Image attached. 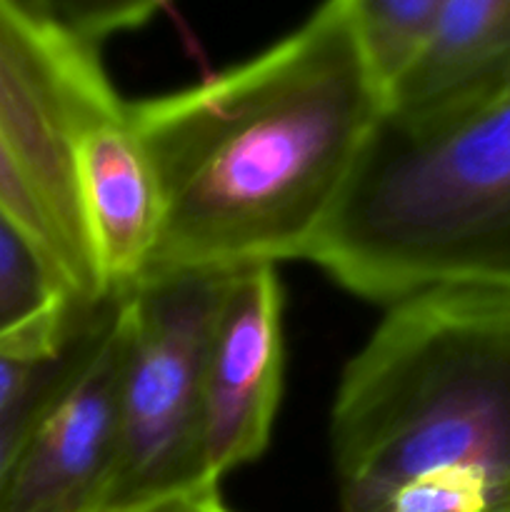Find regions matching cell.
I'll list each match as a JSON object with an SVG mask.
<instances>
[{"mask_svg": "<svg viewBox=\"0 0 510 512\" xmlns=\"http://www.w3.org/2000/svg\"><path fill=\"white\" fill-rule=\"evenodd\" d=\"M385 103L345 0L203 83L125 100L163 198L148 278L308 260Z\"/></svg>", "mask_w": 510, "mask_h": 512, "instance_id": "6da1fadb", "label": "cell"}, {"mask_svg": "<svg viewBox=\"0 0 510 512\" xmlns=\"http://www.w3.org/2000/svg\"><path fill=\"white\" fill-rule=\"evenodd\" d=\"M340 512L400 485L468 480L510 512V295L443 288L385 305L330 420Z\"/></svg>", "mask_w": 510, "mask_h": 512, "instance_id": "7a4b0ae2", "label": "cell"}, {"mask_svg": "<svg viewBox=\"0 0 510 512\" xmlns=\"http://www.w3.org/2000/svg\"><path fill=\"white\" fill-rule=\"evenodd\" d=\"M308 260L380 305L443 288L510 295V93L385 110Z\"/></svg>", "mask_w": 510, "mask_h": 512, "instance_id": "3957f363", "label": "cell"}, {"mask_svg": "<svg viewBox=\"0 0 510 512\" xmlns=\"http://www.w3.org/2000/svg\"><path fill=\"white\" fill-rule=\"evenodd\" d=\"M123 105L93 45L18 0H0V208L85 305L113 295L80 215L75 145Z\"/></svg>", "mask_w": 510, "mask_h": 512, "instance_id": "277c9868", "label": "cell"}, {"mask_svg": "<svg viewBox=\"0 0 510 512\" xmlns=\"http://www.w3.org/2000/svg\"><path fill=\"white\" fill-rule=\"evenodd\" d=\"M228 278L175 270L118 295V465L105 512L208 485L200 473L203 370Z\"/></svg>", "mask_w": 510, "mask_h": 512, "instance_id": "5b68a950", "label": "cell"}, {"mask_svg": "<svg viewBox=\"0 0 510 512\" xmlns=\"http://www.w3.org/2000/svg\"><path fill=\"white\" fill-rule=\"evenodd\" d=\"M285 293L275 265L233 270L210 330L203 370L200 473L220 485L265 453L285 373Z\"/></svg>", "mask_w": 510, "mask_h": 512, "instance_id": "8992f818", "label": "cell"}, {"mask_svg": "<svg viewBox=\"0 0 510 512\" xmlns=\"http://www.w3.org/2000/svg\"><path fill=\"white\" fill-rule=\"evenodd\" d=\"M120 298L0 485V512H105L118 465Z\"/></svg>", "mask_w": 510, "mask_h": 512, "instance_id": "52a82bcc", "label": "cell"}, {"mask_svg": "<svg viewBox=\"0 0 510 512\" xmlns=\"http://www.w3.org/2000/svg\"><path fill=\"white\" fill-rule=\"evenodd\" d=\"M75 190L105 293H130L153 268L163 235V198L125 105L80 135Z\"/></svg>", "mask_w": 510, "mask_h": 512, "instance_id": "ba28073f", "label": "cell"}, {"mask_svg": "<svg viewBox=\"0 0 510 512\" xmlns=\"http://www.w3.org/2000/svg\"><path fill=\"white\" fill-rule=\"evenodd\" d=\"M510 68V0H448L385 110L430 115L490 98Z\"/></svg>", "mask_w": 510, "mask_h": 512, "instance_id": "9c48e42d", "label": "cell"}, {"mask_svg": "<svg viewBox=\"0 0 510 512\" xmlns=\"http://www.w3.org/2000/svg\"><path fill=\"white\" fill-rule=\"evenodd\" d=\"M80 303L43 250L0 208V338L78 308Z\"/></svg>", "mask_w": 510, "mask_h": 512, "instance_id": "30bf717a", "label": "cell"}, {"mask_svg": "<svg viewBox=\"0 0 510 512\" xmlns=\"http://www.w3.org/2000/svg\"><path fill=\"white\" fill-rule=\"evenodd\" d=\"M345 5L360 48L388 98L433 35L448 0H345Z\"/></svg>", "mask_w": 510, "mask_h": 512, "instance_id": "8fae6325", "label": "cell"}, {"mask_svg": "<svg viewBox=\"0 0 510 512\" xmlns=\"http://www.w3.org/2000/svg\"><path fill=\"white\" fill-rule=\"evenodd\" d=\"M98 305H78L0 338V420L18 408Z\"/></svg>", "mask_w": 510, "mask_h": 512, "instance_id": "7c38bea8", "label": "cell"}, {"mask_svg": "<svg viewBox=\"0 0 510 512\" xmlns=\"http://www.w3.org/2000/svg\"><path fill=\"white\" fill-rule=\"evenodd\" d=\"M115 303H118V298H108L83 320L78 333L70 338V343L65 345L63 353L50 363V368L40 375L38 383L33 385V390L20 400V405L8 415V418L0 420V485H3L5 473L10 470L20 445L25 443V438H28L30 430L35 428L40 415H43L45 408L53 403L55 395L65 388V383L73 378V373L78 370V365L83 363L88 350L93 348L100 330L105 328L110 313H113Z\"/></svg>", "mask_w": 510, "mask_h": 512, "instance_id": "4fadbf2b", "label": "cell"}, {"mask_svg": "<svg viewBox=\"0 0 510 512\" xmlns=\"http://www.w3.org/2000/svg\"><path fill=\"white\" fill-rule=\"evenodd\" d=\"M165 3L168 0H50V20L98 48L110 35L143 25Z\"/></svg>", "mask_w": 510, "mask_h": 512, "instance_id": "5bb4252c", "label": "cell"}, {"mask_svg": "<svg viewBox=\"0 0 510 512\" xmlns=\"http://www.w3.org/2000/svg\"><path fill=\"white\" fill-rule=\"evenodd\" d=\"M218 488L220 485H193L120 512H230L220 500Z\"/></svg>", "mask_w": 510, "mask_h": 512, "instance_id": "9a60e30c", "label": "cell"}, {"mask_svg": "<svg viewBox=\"0 0 510 512\" xmlns=\"http://www.w3.org/2000/svg\"><path fill=\"white\" fill-rule=\"evenodd\" d=\"M18 3H23L25 8L33 10V13H38V15H43V18H50V0H18Z\"/></svg>", "mask_w": 510, "mask_h": 512, "instance_id": "2e32d148", "label": "cell"}, {"mask_svg": "<svg viewBox=\"0 0 510 512\" xmlns=\"http://www.w3.org/2000/svg\"><path fill=\"white\" fill-rule=\"evenodd\" d=\"M508 93H510V68H508V73H505V78L500 80L498 90H495L493 95H508Z\"/></svg>", "mask_w": 510, "mask_h": 512, "instance_id": "e0dca14e", "label": "cell"}]
</instances>
